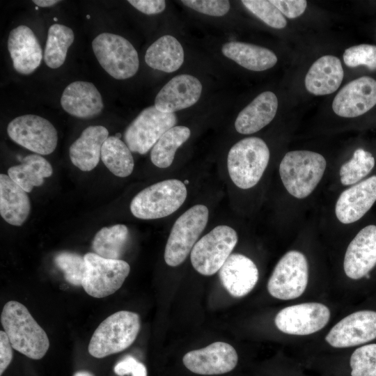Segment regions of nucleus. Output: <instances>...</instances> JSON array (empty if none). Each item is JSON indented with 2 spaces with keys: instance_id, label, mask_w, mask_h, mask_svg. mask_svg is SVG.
Returning <instances> with one entry per match:
<instances>
[{
  "instance_id": "412c9836",
  "label": "nucleus",
  "mask_w": 376,
  "mask_h": 376,
  "mask_svg": "<svg viewBox=\"0 0 376 376\" xmlns=\"http://www.w3.org/2000/svg\"><path fill=\"white\" fill-rule=\"evenodd\" d=\"M220 281L228 293L234 297L249 294L258 280V269L248 257L233 253L219 270Z\"/></svg>"
},
{
  "instance_id": "c03bdc74",
  "label": "nucleus",
  "mask_w": 376,
  "mask_h": 376,
  "mask_svg": "<svg viewBox=\"0 0 376 376\" xmlns=\"http://www.w3.org/2000/svg\"><path fill=\"white\" fill-rule=\"evenodd\" d=\"M61 1L58 0H33V2L40 7H50L58 3H59Z\"/></svg>"
},
{
  "instance_id": "b1692460",
  "label": "nucleus",
  "mask_w": 376,
  "mask_h": 376,
  "mask_svg": "<svg viewBox=\"0 0 376 376\" xmlns=\"http://www.w3.org/2000/svg\"><path fill=\"white\" fill-rule=\"evenodd\" d=\"M344 77L340 59L325 55L315 61L305 77L306 90L315 95L331 94L339 88Z\"/></svg>"
},
{
  "instance_id": "6e6552de",
  "label": "nucleus",
  "mask_w": 376,
  "mask_h": 376,
  "mask_svg": "<svg viewBox=\"0 0 376 376\" xmlns=\"http://www.w3.org/2000/svg\"><path fill=\"white\" fill-rule=\"evenodd\" d=\"M237 241V234L233 228L216 226L194 246L190 254L193 267L205 276L215 274L230 256Z\"/></svg>"
},
{
  "instance_id": "ea45409f",
  "label": "nucleus",
  "mask_w": 376,
  "mask_h": 376,
  "mask_svg": "<svg viewBox=\"0 0 376 376\" xmlns=\"http://www.w3.org/2000/svg\"><path fill=\"white\" fill-rule=\"evenodd\" d=\"M279 10L288 18L294 19L301 15L307 6L305 0H271Z\"/></svg>"
},
{
  "instance_id": "9b49d317",
  "label": "nucleus",
  "mask_w": 376,
  "mask_h": 376,
  "mask_svg": "<svg viewBox=\"0 0 376 376\" xmlns=\"http://www.w3.org/2000/svg\"><path fill=\"white\" fill-rule=\"evenodd\" d=\"M178 122L175 113H164L155 106L144 109L124 132V141L131 152L143 155Z\"/></svg>"
},
{
  "instance_id": "bb28decb",
  "label": "nucleus",
  "mask_w": 376,
  "mask_h": 376,
  "mask_svg": "<svg viewBox=\"0 0 376 376\" xmlns=\"http://www.w3.org/2000/svg\"><path fill=\"white\" fill-rule=\"evenodd\" d=\"M221 52L225 56L252 71L269 69L278 60L276 54L265 47L241 42H226Z\"/></svg>"
},
{
  "instance_id": "0eeeda50",
  "label": "nucleus",
  "mask_w": 376,
  "mask_h": 376,
  "mask_svg": "<svg viewBox=\"0 0 376 376\" xmlns=\"http://www.w3.org/2000/svg\"><path fill=\"white\" fill-rule=\"evenodd\" d=\"M93 52L102 68L116 79H126L138 71L139 60L136 50L125 38L102 33L92 42Z\"/></svg>"
},
{
  "instance_id": "79ce46f5",
  "label": "nucleus",
  "mask_w": 376,
  "mask_h": 376,
  "mask_svg": "<svg viewBox=\"0 0 376 376\" xmlns=\"http://www.w3.org/2000/svg\"><path fill=\"white\" fill-rule=\"evenodd\" d=\"M11 343L6 332L0 331V375L8 368L13 359Z\"/></svg>"
},
{
  "instance_id": "49530a36",
  "label": "nucleus",
  "mask_w": 376,
  "mask_h": 376,
  "mask_svg": "<svg viewBox=\"0 0 376 376\" xmlns=\"http://www.w3.org/2000/svg\"><path fill=\"white\" fill-rule=\"evenodd\" d=\"M86 17H87V19H89L91 17V16L89 15H87Z\"/></svg>"
},
{
  "instance_id": "7ed1b4c3",
  "label": "nucleus",
  "mask_w": 376,
  "mask_h": 376,
  "mask_svg": "<svg viewBox=\"0 0 376 376\" xmlns=\"http://www.w3.org/2000/svg\"><path fill=\"white\" fill-rule=\"evenodd\" d=\"M139 315L129 311H119L108 316L93 334L89 354L103 358L123 351L135 340L140 330Z\"/></svg>"
},
{
  "instance_id": "ddd939ff",
  "label": "nucleus",
  "mask_w": 376,
  "mask_h": 376,
  "mask_svg": "<svg viewBox=\"0 0 376 376\" xmlns=\"http://www.w3.org/2000/svg\"><path fill=\"white\" fill-rule=\"evenodd\" d=\"M329 318L330 311L327 306L307 302L284 308L277 313L274 322L276 327L285 334L304 336L322 329Z\"/></svg>"
},
{
  "instance_id": "473e14b6",
  "label": "nucleus",
  "mask_w": 376,
  "mask_h": 376,
  "mask_svg": "<svg viewBox=\"0 0 376 376\" xmlns=\"http://www.w3.org/2000/svg\"><path fill=\"white\" fill-rule=\"evenodd\" d=\"M75 39L73 31L63 24H52L48 30L44 52L45 64L52 69L61 66L65 60L68 49Z\"/></svg>"
},
{
  "instance_id": "c85d7f7f",
  "label": "nucleus",
  "mask_w": 376,
  "mask_h": 376,
  "mask_svg": "<svg viewBox=\"0 0 376 376\" xmlns=\"http://www.w3.org/2000/svg\"><path fill=\"white\" fill-rule=\"evenodd\" d=\"M53 173L50 163L42 156L33 154L23 158L22 164L11 166L8 176L26 192L44 183V178Z\"/></svg>"
},
{
  "instance_id": "f3484780",
  "label": "nucleus",
  "mask_w": 376,
  "mask_h": 376,
  "mask_svg": "<svg viewBox=\"0 0 376 376\" xmlns=\"http://www.w3.org/2000/svg\"><path fill=\"white\" fill-rule=\"evenodd\" d=\"M376 265V226L362 228L349 244L343 261L347 277L357 280L366 276Z\"/></svg>"
},
{
  "instance_id": "aec40b11",
  "label": "nucleus",
  "mask_w": 376,
  "mask_h": 376,
  "mask_svg": "<svg viewBox=\"0 0 376 376\" xmlns=\"http://www.w3.org/2000/svg\"><path fill=\"white\" fill-rule=\"evenodd\" d=\"M8 49L15 70L22 75H29L40 65L42 50L33 32L27 26L19 25L9 33Z\"/></svg>"
},
{
  "instance_id": "dca6fc26",
  "label": "nucleus",
  "mask_w": 376,
  "mask_h": 376,
  "mask_svg": "<svg viewBox=\"0 0 376 376\" xmlns=\"http://www.w3.org/2000/svg\"><path fill=\"white\" fill-rule=\"evenodd\" d=\"M376 104V80L363 76L343 86L332 102L334 113L343 118L364 114Z\"/></svg>"
},
{
  "instance_id": "37998d69",
  "label": "nucleus",
  "mask_w": 376,
  "mask_h": 376,
  "mask_svg": "<svg viewBox=\"0 0 376 376\" xmlns=\"http://www.w3.org/2000/svg\"><path fill=\"white\" fill-rule=\"evenodd\" d=\"M130 376H147V369L145 365L139 361L130 372Z\"/></svg>"
},
{
  "instance_id": "a878e982",
  "label": "nucleus",
  "mask_w": 376,
  "mask_h": 376,
  "mask_svg": "<svg viewBox=\"0 0 376 376\" xmlns=\"http://www.w3.org/2000/svg\"><path fill=\"white\" fill-rule=\"evenodd\" d=\"M31 210L27 194L8 175H0V214L9 224L22 226Z\"/></svg>"
},
{
  "instance_id": "f03ea898",
  "label": "nucleus",
  "mask_w": 376,
  "mask_h": 376,
  "mask_svg": "<svg viewBox=\"0 0 376 376\" xmlns=\"http://www.w3.org/2000/svg\"><path fill=\"white\" fill-rule=\"evenodd\" d=\"M326 166V159L320 153L292 150L283 157L279 165V175L290 195L297 198H304L316 188Z\"/></svg>"
},
{
  "instance_id": "c756f323",
  "label": "nucleus",
  "mask_w": 376,
  "mask_h": 376,
  "mask_svg": "<svg viewBox=\"0 0 376 376\" xmlns=\"http://www.w3.org/2000/svg\"><path fill=\"white\" fill-rule=\"evenodd\" d=\"M101 159L116 176L125 178L133 171L134 162L131 150L120 138L109 136L101 150Z\"/></svg>"
},
{
  "instance_id": "58836bf2",
  "label": "nucleus",
  "mask_w": 376,
  "mask_h": 376,
  "mask_svg": "<svg viewBox=\"0 0 376 376\" xmlns=\"http://www.w3.org/2000/svg\"><path fill=\"white\" fill-rule=\"evenodd\" d=\"M182 3L198 13L214 17L226 15L230 6L226 0H182Z\"/></svg>"
},
{
  "instance_id": "de8ad7c7",
  "label": "nucleus",
  "mask_w": 376,
  "mask_h": 376,
  "mask_svg": "<svg viewBox=\"0 0 376 376\" xmlns=\"http://www.w3.org/2000/svg\"><path fill=\"white\" fill-rule=\"evenodd\" d=\"M54 21L56 22V21H57V18H56V17H54Z\"/></svg>"
},
{
  "instance_id": "f257e3e1",
  "label": "nucleus",
  "mask_w": 376,
  "mask_h": 376,
  "mask_svg": "<svg viewBox=\"0 0 376 376\" xmlns=\"http://www.w3.org/2000/svg\"><path fill=\"white\" fill-rule=\"evenodd\" d=\"M1 322L13 349L32 359L45 355L49 347L48 336L22 304L8 301L2 309Z\"/></svg>"
},
{
  "instance_id": "4468645a",
  "label": "nucleus",
  "mask_w": 376,
  "mask_h": 376,
  "mask_svg": "<svg viewBox=\"0 0 376 376\" xmlns=\"http://www.w3.org/2000/svg\"><path fill=\"white\" fill-rule=\"evenodd\" d=\"M376 338V311H359L340 320L325 337L332 347L345 348L366 343Z\"/></svg>"
},
{
  "instance_id": "4c0bfd02",
  "label": "nucleus",
  "mask_w": 376,
  "mask_h": 376,
  "mask_svg": "<svg viewBox=\"0 0 376 376\" xmlns=\"http://www.w3.org/2000/svg\"><path fill=\"white\" fill-rule=\"evenodd\" d=\"M345 64L350 68L364 65L370 70H376V45L361 44L350 47L343 53Z\"/></svg>"
},
{
  "instance_id": "a211bd4d",
  "label": "nucleus",
  "mask_w": 376,
  "mask_h": 376,
  "mask_svg": "<svg viewBox=\"0 0 376 376\" xmlns=\"http://www.w3.org/2000/svg\"><path fill=\"white\" fill-rule=\"evenodd\" d=\"M202 88L201 81L193 75H177L159 91L154 106L164 113H174L190 107L199 100Z\"/></svg>"
},
{
  "instance_id": "c9c22d12",
  "label": "nucleus",
  "mask_w": 376,
  "mask_h": 376,
  "mask_svg": "<svg viewBox=\"0 0 376 376\" xmlns=\"http://www.w3.org/2000/svg\"><path fill=\"white\" fill-rule=\"evenodd\" d=\"M241 2L251 13L267 25L278 29L285 27L286 19L270 1L243 0Z\"/></svg>"
},
{
  "instance_id": "423d86ee",
  "label": "nucleus",
  "mask_w": 376,
  "mask_h": 376,
  "mask_svg": "<svg viewBox=\"0 0 376 376\" xmlns=\"http://www.w3.org/2000/svg\"><path fill=\"white\" fill-rule=\"evenodd\" d=\"M209 217L208 208L202 204L192 206L175 221L169 236L164 260L171 267L182 263L191 253Z\"/></svg>"
},
{
  "instance_id": "1a4fd4ad",
  "label": "nucleus",
  "mask_w": 376,
  "mask_h": 376,
  "mask_svg": "<svg viewBox=\"0 0 376 376\" xmlns=\"http://www.w3.org/2000/svg\"><path fill=\"white\" fill-rule=\"evenodd\" d=\"M86 271L81 282L91 297L103 298L116 292L127 277L130 267L123 260L102 258L95 253L84 256Z\"/></svg>"
},
{
  "instance_id": "7c9ffc66",
  "label": "nucleus",
  "mask_w": 376,
  "mask_h": 376,
  "mask_svg": "<svg viewBox=\"0 0 376 376\" xmlns=\"http://www.w3.org/2000/svg\"><path fill=\"white\" fill-rule=\"evenodd\" d=\"M129 235L128 228L123 224L104 227L97 232L92 241V249L98 256L120 260Z\"/></svg>"
},
{
  "instance_id": "4be33fe9",
  "label": "nucleus",
  "mask_w": 376,
  "mask_h": 376,
  "mask_svg": "<svg viewBox=\"0 0 376 376\" xmlns=\"http://www.w3.org/2000/svg\"><path fill=\"white\" fill-rule=\"evenodd\" d=\"M61 104L70 115L86 119L99 115L104 107L102 96L95 85L84 81H76L66 86Z\"/></svg>"
},
{
  "instance_id": "9d476101",
  "label": "nucleus",
  "mask_w": 376,
  "mask_h": 376,
  "mask_svg": "<svg viewBox=\"0 0 376 376\" xmlns=\"http://www.w3.org/2000/svg\"><path fill=\"white\" fill-rule=\"evenodd\" d=\"M308 280L306 256L295 250L285 253L276 265L267 283L269 293L274 297L290 300L305 291Z\"/></svg>"
},
{
  "instance_id": "5701e85b",
  "label": "nucleus",
  "mask_w": 376,
  "mask_h": 376,
  "mask_svg": "<svg viewBox=\"0 0 376 376\" xmlns=\"http://www.w3.org/2000/svg\"><path fill=\"white\" fill-rule=\"evenodd\" d=\"M108 137L109 131L104 126L86 127L70 146L69 155L72 163L81 171L93 170L101 158L102 147Z\"/></svg>"
},
{
  "instance_id": "393cba45",
  "label": "nucleus",
  "mask_w": 376,
  "mask_h": 376,
  "mask_svg": "<svg viewBox=\"0 0 376 376\" xmlns=\"http://www.w3.org/2000/svg\"><path fill=\"white\" fill-rule=\"evenodd\" d=\"M278 100L271 91H265L244 107L238 114L235 127L242 134L255 133L267 125L275 117Z\"/></svg>"
},
{
  "instance_id": "72a5a7b5",
  "label": "nucleus",
  "mask_w": 376,
  "mask_h": 376,
  "mask_svg": "<svg viewBox=\"0 0 376 376\" xmlns=\"http://www.w3.org/2000/svg\"><path fill=\"white\" fill-rule=\"evenodd\" d=\"M372 154L362 148L357 149L351 159L343 164L339 171L342 185H352L368 175L375 166Z\"/></svg>"
},
{
  "instance_id": "f8f14e48",
  "label": "nucleus",
  "mask_w": 376,
  "mask_h": 376,
  "mask_svg": "<svg viewBox=\"0 0 376 376\" xmlns=\"http://www.w3.org/2000/svg\"><path fill=\"white\" fill-rule=\"evenodd\" d=\"M7 133L14 142L39 155H49L57 146L56 128L48 120L37 115L14 118L8 125Z\"/></svg>"
},
{
  "instance_id": "20e7f679",
  "label": "nucleus",
  "mask_w": 376,
  "mask_h": 376,
  "mask_svg": "<svg viewBox=\"0 0 376 376\" xmlns=\"http://www.w3.org/2000/svg\"><path fill=\"white\" fill-rule=\"evenodd\" d=\"M269 150L260 138H244L230 149L227 167L231 180L243 189L254 187L262 178L269 160Z\"/></svg>"
},
{
  "instance_id": "e433bc0d",
  "label": "nucleus",
  "mask_w": 376,
  "mask_h": 376,
  "mask_svg": "<svg viewBox=\"0 0 376 376\" xmlns=\"http://www.w3.org/2000/svg\"><path fill=\"white\" fill-rule=\"evenodd\" d=\"M352 376H376V343L363 345L352 353Z\"/></svg>"
},
{
  "instance_id": "2eb2a0df",
  "label": "nucleus",
  "mask_w": 376,
  "mask_h": 376,
  "mask_svg": "<svg viewBox=\"0 0 376 376\" xmlns=\"http://www.w3.org/2000/svg\"><path fill=\"white\" fill-rule=\"evenodd\" d=\"M238 361L235 348L228 343L215 342L205 347L185 354L182 362L194 373L220 375L233 370Z\"/></svg>"
},
{
  "instance_id": "09e8293b",
  "label": "nucleus",
  "mask_w": 376,
  "mask_h": 376,
  "mask_svg": "<svg viewBox=\"0 0 376 376\" xmlns=\"http://www.w3.org/2000/svg\"><path fill=\"white\" fill-rule=\"evenodd\" d=\"M36 10H38V7H36Z\"/></svg>"
},
{
  "instance_id": "2f4dec72",
  "label": "nucleus",
  "mask_w": 376,
  "mask_h": 376,
  "mask_svg": "<svg viewBox=\"0 0 376 376\" xmlns=\"http://www.w3.org/2000/svg\"><path fill=\"white\" fill-rule=\"evenodd\" d=\"M191 131L186 126H174L166 131L155 143L150 152L152 163L165 169L171 165L176 150L189 138Z\"/></svg>"
},
{
  "instance_id": "a18cd8bd",
  "label": "nucleus",
  "mask_w": 376,
  "mask_h": 376,
  "mask_svg": "<svg viewBox=\"0 0 376 376\" xmlns=\"http://www.w3.org/2000/svg\"><path fill=\"white\" fill-rule=\"evenodd\" d=\"M73 376H94L92 373L86 370H79Z\"/></svg>"
},
{
  "instance_id": "a19ab883",
  "label": "nucleus",
  "mask_w": 376,
  "mask_h": 376,
  "mask_svg": "<svg viewBox=\"0 0 376 376\" xmlns=\"http://www.w3.org/2000/svg\"><path fill=\"white\" fill-rule=\"evenodd\" d=\"M132 6L146 15H155L164 11L166 2L164 0H129Z\"/></svg>"
},
{
  "instance_id": "cd10ccee",
  "label": "nucleus",
  "mask_w": 376,
  "mask_h": 376,
  "mask_svg": "<svg viewBox=\"0 0 376 376\" xmlns=\"http://www.w3.org/2000/svg\"><path fill=\"white\" fill-rule=\"evenodd\" d=\"M146 64L155 70L173 72L184 62V50L180 42L173 36L165 35L155 41L146 50Z\"/></svg>"
},
{
  "instance_id": "6ab92c4d",
  "label": "nucleus",
  "mask_w": 376,
  "mask_h": 376,
  "mask_svg": "<svg viewBox=\"0 0 376 376\" xmlns=\"http://www.w3.org/2000/svg\"><path fill=\"white\" fill-rule=\"evenodd\" d=\"M376 201V175L343 191L335 206L338 220L344 224L360 219Z\"/></svg>"
},
{
  "instance_id": "f704fd0d",
  "label": "nucleus",
  "mask_w": 376,
  "mask_h": 376,
  "mask_svg": "<svg viewBox=\"0 0 376 376\" xmlns=\"http://www.w3.org/2000/svg\"><path fill=\"white\" fill-rule=\"evenodd\" d=\"M54 263L63 272L68 283L75 286L81 285L86 271L84 256L71 251H61L54 256Z\"/></svg>"
},
{
  "instance_id": "39448f33",
  "label": "nucleus",
  "mask_w": 376,
  "mask_h": 376,
  "mask_svg": "<svg viewBox=\"0 0 376 376\" xmlns=\"http://www.w3.org/2000/svg\"><path fill=\"white\" fill-rule=\"evenodd\" d=\"M187 191L184 182L169 179L155 183L139 192L130 203L132 214L141 219L167 217L184 203Z\"/></svg>"
}]
</instances>
